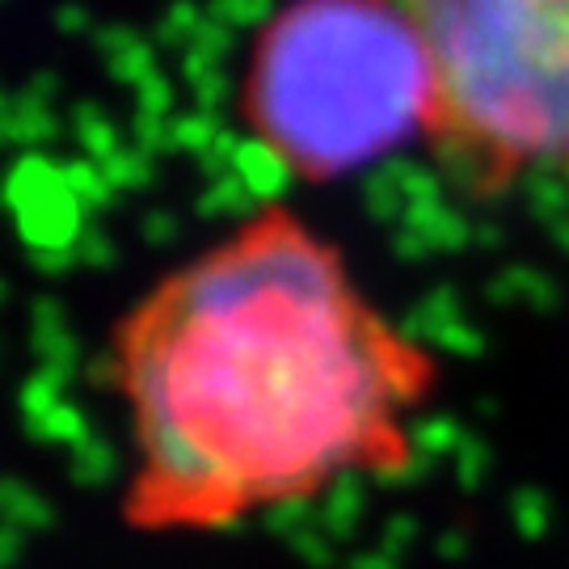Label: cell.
Here are the masks:
<instances>
[{"label":"cell","mask_w":569,"mask_h":569,"mask_svg":"<svg viewBox=\"0 0 569 569\" xmlns=\"http://www.w3.org/2000/svg\"><path fill=\"white\" fill-rule=\"evenodd\" d=\"M427 60L422 143L465 199L569 169V0H392Z\"/></svg>","instance_id":"3957f363"},{"label":"cell","mask_w":569,"mask_h":569,"mask_svg":"<svg viewBox=\"0 0 569 569\" xmlns=\"http://www.w3.org/2000/svg\"><path fill=\"white\" fill-rule=\"evenodd\" d=\"M127 422L122 523L216 536L413 460L439 355L296 207L266 203L173 266L110 329Z\"/></svg>","instance_id":"6da1fadb"},{"label":"cell","mask_w":569,"mask_h":569,"mask_svg":"<svg viewBox=\"0 0 569 569\" xmlns=\"http://www.w3.org/2000/svg\"><path fill=\"white\" fill-rule=\"evenodd\" d=\"M427 93L392 0H283L249 42L237 114L287 178L326 186L422 140Z\"/></svg>","instance_id":"7a4b0ae2"}]
</instances>
